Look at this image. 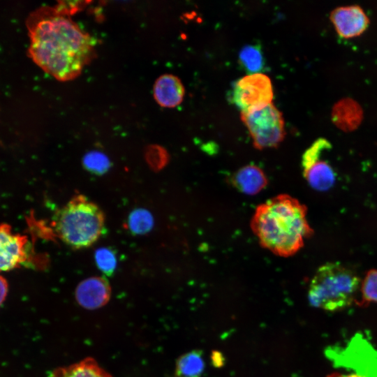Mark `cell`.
Returning <instances> with one entry per match:
<instances>
[{
    "label": "cell",
    "mask_w": 377,
    "mask_h": 377,
    "mask_svg": "<svg viewBox=\"0 0 377 377\" xmlns=\"http://www.w3.org/2000/svg\"><path fill=\"white\" fill-rule=\"evenodd\" d=\"M8 291V285L6 279L0 275V306L5 301Z\"/></svg>",
    "instance_id": "obj_22"
},
{
    "label": "cell",
    "mask_w": 377,
    "mask_h": 377,
    "mask_svg": "<svg viewBox=\"0 0 377 377\" xmlns=\"http://www.w3.org/2000/svg\"><path fill=\"white\" fill-rule=\"evenodd\" d=\"M241 117L253 141L259 149L276 147L284 138V121L280 111L271 103Z\"/></svg>",
    "instance_id": "obj_6"
},
{
    "label": "cell",
    "mask_w": 377,
    "mask_h": 377,
    "mask_svg": "<svg viewBox=\"0 0 377 377\" xmlns=\"http://www.w3.org/2000/svg\"><path fill=\"white\" fill-rule=\"evenodd\" d=\"M331 20L338 34L345 38L360 35L369 24L366 13L358 6L336 8L332 12Z\"/></svg>",
    "instance_id": "obj_10"
},
{
    "label": "cell",
    "mask_w": 377,
    "mask_h": 377,
    "mask_svg": "<svg viewBox=\"0 0 377 377\" xmlns=\"http://www.w3.org/2000/svg\"><path fill=\"white\" fill-rule=\"evenodd\" d=\"M363 302L377 303V269H371L361 283Z\"/></svg>",
    "instance_id": "obj_19"
},
{
    "label": "cell",
    "mask_w": 377,
    "mask_h": 377,
    "mask_svg": "<svg viewBox=\"0 0 377 377\" xmlns=\"http://www.w3.org/2000/svg\"><path fill=\"white\" fill-rule=\"evenodd\" d=\"M242 66L251 74L258 73L264 66V59L260 48L253 45L244 46L239 54Z\"/></svg>",
    "instance_id": "obj_17"
},
{
    "label": "cell",
    "mask_w": 377,
    "mask_h": 377,
    "mask_svg": "<svg viewBox=\"0 0 377 377\" xmlns=\"http://www.w3.org/2000/svg\"><path fill=\"white\" fill-rule=\"evenodd\" d=\"M273 89L271 80L263 73L247 75L232 86L230 100L242 112L260 110L272 103Z\"/></svg>",
    "instance_id": "obj_7"
},
{
    "label": "cell",
    "mask_w": 377,
    "mask_h": 377,
    "mask_svg": "<svg viewBox=\"0 0 377 377\" xmlns=\"http://www.w3.org/2000/svg\"><path fill=\"white\" fill-rule=\"evenodd\" d=\"M333 117L339 127L350 130L359 124L361 110L355 102L348 99L344 100L334 108Z\"/></svg>",
    "instance_id": "obj_16"
},
{
    "label": "cell",
    "mask_w": 377,
    "mask_h": 377,
    "mask_svg": "<svg viewBox=\"0 0 377 377\" xmlns=\"http://www.w3.org/2000/svg\"><path fill=\"white\" fill-rule=\"evenodd\" d=\"M204 367L202 351L193 350L184 353L177 359L175 377H200Z\"/></svg>",
    "instance_id": "obj_15"
},
{
    "label": "cell",
    "mask_w": 377,
    "mask_h": 377,
    "mask_svg": "<svg viewBox=\"0 0 377 377\" xmlns=\"http://www.w3.org/2000/svg\"><path fill=\"white\" fill-rule=\"evenodd\" d=\"M154 95L163 107L173 108L183 100L184 88L179 79L172 75H163L155 82Z\"/></svg>",
    "instance_id": "obj_12"
},
{
    "label": "cell",
    "mask_w": 377,
    "mask_h": 377,
    "mask_svg": "<svg viewBox=\"0 0 377 377\" xmlns=\"http://www.w3.org/2000/svg\"><path fill=\"white\" fill-rule=\"evenodd\" d=\"M360 286L357 276L338 263H328L316 271L309 284L308 298L311 306L338 311L350 306Z\"/></svg>",
    "instance_id": "obj_3"
},
{
    "label": "cell",
    "mask_w": 377,
    "mask_h": 377,
    "mask_svg": "<svg viewBox=\"0 0 377 377\" xmlns=\"http://www.w3.org/2000/svg\"><path fill=\"white\" fill-rule=\"evenodd\" d=\"M232 183L239 191L246 195H255L266 186L267 179L260 168L249 165L240 168L234 174Z\"/></svg>",
    "instance_id": "obj_13"
},
{
    "label": "cell",
    "mask_w": 377,
    "mask_h": 377,
    "mask_svg": "<svg viewBox=\"0 0 377 377\" xmlns=\"http://www.w3.org/2000/svg\"><path fill=\"white\" fill-rule=\"evenodd\" d=\"M111 288L102 277H91L81 281L75 290V298L82 307L94 310L105 305L110 297Z\"/></svg>",
    "instance_id": "obj_11"
},
{
    "label": "cell",
    "mask_w": 377,
    "mask_h": 377,
    "mask_svg": "<svg viewBox=\"0 0 377 377\" xmlns=\"http://www.w3.org/2000/svg\"><path fill=\"white\" fill-rule=\"evenodd\" d=\"M49 377H112L91 357L54 369Z\"/></svg>",
    "instance_id": "obj_14"
},
{
    "label": "cell",
    "mask_w": 377,
    "mask_h": 377,
    "mask_svg": "<svg viewBox=\"0 0 377 377\" xmlns=\"http://www.w3.org/2000/svg\"><path fill=\"white\" fill-rule=\"evenodd\" d=\"M85 167L94 173H103L109 167V161L103 154L92 151L87 154L84 158Z\"/></svg>",
    "instance_id": "obj_21"
},
{
    "label": "cell",
    "mask_w": 377,
    "mask_h": 377,
    "mask_svg": "<svg viewBox=\"0 0 377 377\" xmlns=\"http://www.w3.org/2000/svg\"><path fill=\"white\" fill-rule=\"evenodd\" d=\"M95 259L98 268L105 274H111L117 265L116 257L113 251L107 248L98 249Z\"/></svg>",
    "instance_id": "obj_20"
},
{
    "label": "cell",
    "mask_w": 377,
    "mask_h": 377,
    "mask_svg": "<svg viewBox=\"0 0 377 377\" xmlns=\"http://www.w3.org/2000/svg\"><path fill=\"white\" fill-rule=\"evenodd\" d=\"M26 236L12 232L6 223L0 224V272L20 267L28 258Z\"/></svg>",
    "instance_id": "obj_9"
},
{
    "label": "cell",
    "mask_w": 377,
    "mask_h": 377,
    "mask_svg": "<svg viewBox=\"0 0 377 377\" xmlns=\"http://www.w3.org/2000/svg\"><path fill=\"white\" fill-rule=\"evenodd\" d=\"M325 353L337 369L327 377H377V349L360 333L345 346L329 347Z\"/></svg>",
    "instance_id": "obj_5"
},
{
    "label": "cell",
    "mask_w": 377,
    "mask_h": 377,
    "mask_svg": "<svg viewBox=\"0 0 377 377\" xmlns=\"http://www.w3.org/2000/svg\"><path fill=\"white\" fill-rule=\"evenodd\" d=\"M128 226L133 232L143 234L151 228L153 219L148 211L138 209L131 214L128 219Z\"/></svg>",
    "instance_id": "obj_18"
},
{
    "label": "cell",
    "mask_w": 377,
    "mask_h": 377,
    "mask_svg": "<svg viewBox=\"0 0 377 377\" xmlns=\"http://www.w3.org/2000/svg\"><path fill=\"white\" fill-rule=\"evenodd\" d=\"M55 226L67 244L76 249L87 247L101 235L104 216L96 205L78 195L60 210Z\"/></svg>",
    "instance_id": "obj_4"
},
{
    "label": "cell",
    "mask_w": 377,
    "mask_h": 377,
    "mask_svg": "<svg viewBox=\"0 0 377 377\" xmlns=\"http://www.w3.org/2000/svg\"><path fill=\"white\" fill-rule=\"evenodd\" d=\"M331 145L323 138L316 140L304 153L302 165L304 178L315 190L327 191L335 182V174L331 165L321 159L324 151Z\"/></svg>",
    "instance_id": "obj_8"
},
{
    "label": "cell",
    "mask_w": 377,
    "mask_h": 377,
    "mask_svg": "<svg viewBox=\"0 0 377 377\" xmlns=\"http://www.w3.org/2000/svg\"><path fill=\"white\" fill-rule=\"evenodd\" d=\"M306 216V208L300 201L279 195L257 207L251 227L263 247L288 257L297 253L311 234Z\"/></svg>",
    "instance_id": "obj_2"
},
{
    "label": "cell",
    "mask_w": 377,
    "mask_h": 377,
    "mask_svg": "<svg viewBox=\"0 0 377 377\" xmlns=\"http://www.w3.org/2000/svg\"><path fill=\"white\" fill-rule=\"evenodd\" d=\"M67 14L61 5L43 6L31 12L26 21L30 57L61 81L77 77L94 50L92 38Z\"/></svg>",
    "instance_id": "obj_1"
}]
</instances>
